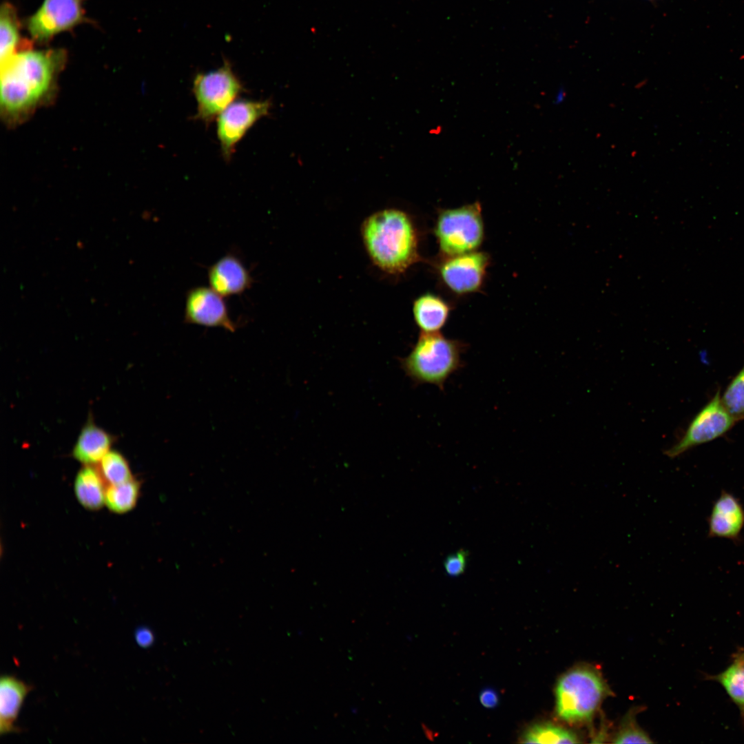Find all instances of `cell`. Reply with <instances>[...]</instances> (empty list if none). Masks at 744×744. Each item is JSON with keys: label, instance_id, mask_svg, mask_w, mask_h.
<instances>
[{"label": "cell", "instance_id": "6da1fadb", "mask_svg": "<svg viewBox=\"0 0 744 744\" xmlns=\"http://www.w3.org/2000/svg\"><path fill=\"white\" fill-rule=\"evenodd\" d=\"M61 50L17 52L1 61V104L10 114L33 107L48 91L64 61Z\"/></svg>", "mask_w": 744, "mask_h": 744}, {"label": "cell", "instance_id": "7a4b0ae2", "mask_svg": "<svg viewBox=\"0 0 744 744\" xmlns=\"http://www.w3.org/2000/svg\"><path fill=\"white\" fill-rule=\"evenodd\" d=\"M361 234L371 260L388 273H402L419 259L416 229L402 210L384 209L370 215Z\"/></svg>", "mask_w": 744, "mask_h": 744}, {"label": "cell", "instance_id": "3957f363", "mask_svg": "<svg viewBox=\"0 0 744 744\" xmlns=\"http://www.w3.org/2000/svg\"><path fill=\"white\" fill-rule=\"evenodd\" d=\"M467 345L440 332L421 333L410 353L401 360L406 374L415 384H431L444 390L446 380L463 366Z\"/></svg>", "mask_w": 744, "mask_h": 744}, {"label": "cell", "instance_id": "277c9868", "mask_svg": "<svg viewBox=\"0 0 744 744\" xmlns=\"http://www.w3.org/2000/svg\"><path fill=\"white\" fill-rule=\"evenodd\" d=\"M606 693L600 676L586 668L565 673L556 688V711L568 723L588 721L593 716Z\"/></svg>", "mask_w": 744, "mask_h": 744}, {"label": "cell", "instance_id": "5b68a950", "mask_svg": "<svg viewBox=\"0 0 744 744\" xmlns=\"http://www.w3.org/2000/svg\"><path fill=\"white\" fill-rule=\"evenodd\" d=\"M435 234L445 256L476 251L484 237L479 203L441 210L436 220Z\"/></svg>", "mask_w": 744, "mask_h": 744}, {"label": "cell", "instance_id": "8992f818", "mask_svg": "<svg viewBox=\"0 0 744 744\" xmlns=\"http://www.w3.org/2000/svg\"><path fill=\"white\" fill-rule=\"evenodd\" d=\"M243 90L227 60L215 70L197 74L193 83V92L197 102L195 118L205 123L212 121Z\"/></svg>", "mask_w": 744, "mask_h": 744}, {"label": "cell", "instance_id": "52a82bcc", "mask_svg": "<svg viewBox=\"0 0 744 744\" xmlns=\"http://www.w3.org/2000/svg\"><path fill=\"white\" fill-rule=\"evenodd\" d=\"M736 422L723 405L719 389L691 420L681 438L664 451V454L670 458L679 457L694 447L723 436Z\"/></svg>", "mask_w": 744, "mask_h": 744}, {"label": "cell", "instance_id": "ba28073f", "mask_svg": "<svg viewBox=\"0 0 744 744\" xmlns=\"http://www.w3.org/2000/svg\"><path fill=\"white\" fill-rule=\"evenodd\" d=\"M271 101L239 100L232 102L219 115L217 134L222 154L229 161L236 144L259 119L268 115Z\"/></svg>", "mask_w": 744, "mask_h": 744}, {"label": "cell", "instance_id": "9c48e42d", "mask_svg": "<svg viewBox=\"0 0 744 744\" xmlns=\"http://www.w3.org/2000/svg\"><path fill=\"white\" fill-rule=\"evenodd\" d=\"M85 19L82 0H44L28 18L27 28L34 41L44 43Z\"/></svg>", "mask_w": 744, "mask_h": 744}, {"label": "cell", "instance_id": "30bf717a", "mask_svg": "<svg viewBox=\"0 0 744 744\" xmlns=\"http://www.w3.org/2000/svg\"><path fill=\"white\" fill-rule=\"evenodd\" d=\"M488 264L489 257L486 254L474 251L446 256L439 267V273L451 291L466 294L477 291L482 287Z\"/></svg>", "mask_w": 744, "mask_h": 744}, {"label": "cell", "instance_id": "8fae6325", "mask_svg": "<svg viewBox=\"0 0 744 744\" xmlns=\"http://www.w3.org/2000/svg\"><path fill=\"white\" fill-rule=\"evenodd\" d=\"M184 322L234 332L237 324L229 316L224 297L211 287H196L186 293Z\"/></svg>", "mask_w": 744, "mask_h": 744}, {"label": "cell", "instance_id": "7c38bea8", "mask_svg": "<svg viewBox=\"0 0 744 744\" xmlns=\"http://www.w3.org/2000/svg\"><path fill=\"white\" fill-rule=\"evenodd\" d=\"M207 277L210 287L224 298L242 294L254 282L249 271L234 254L225 255L210 266Z\"/></svg>", "mask_w": 744, "mask_h": 744}, {"label": "cell", "instance_id": "4fadbf2b", "mask_svg": "<svg viewBox=\"0 0 744 744\" xmlns=\"http://www.w3.org/2000/svg\"><path fill=\"white\" fill-rule=\"evenodd\" d=\"M708 537L738 541L744 526V508L739 499L722 490L707 519Z\"/></svg>", "mask_w": 744, "mask_h": 744}, {"label": "cell", "instance_id": "5bb4252c", "mask_svg": "<svg viewBox=\"0 0 744 744\" xmlns=\"http://www.w3.org/2000/svg\"><path fill=\"white\" fill-rule=\"evenodd\" d=\"M32 690L21 680L3 675L0 680V735L18 733L21 730L15 723L28 693Z\"/></svg>", "mask_w": 744, "mask_h": 744}, {"label": "cell", "instance_id": "9a60e30c", "mask_svg": "<svg viewBox=\"0 0 744 744\" xmlns=\"http://www.w3.org/2000/svg\"><path fill=\"white\" fill-rule=\"evenodd\" d=\"M112 437L92 422L82 428L72 450L73 457L85 464H96L110 451Z\"/></svg>", "mask_w": 744, "mask_h": 744}, {"label": "cell", "instance_id": "2e32d148", "mask_svg": "<svg viewBox=\"0 0 744 744\" xmlns=\"http://www.w3.org/2000/svg\"><path fill=\"white\" fill-rule=\"evenodd\" d=\"M413 313L415 322L422 333H436L440 332L446 324L450 307L440 297L427 293L415 300Z\"/></svg>", "mask_w": 744, "mask_h": 744}, {"label": "cell", "instance_id": "e0dca14e", "mask_svg": "<svg viewBox=\"0 0 744 744\" xmlns=\"http://www.w3.org/2000/svg\"><path fill=\"white\" fill-rule=\"evenodd\" d=\"M74 488L77 500L83 507L98 510L105 504L104 479L92 465H85L78 472Z\"/></svg>", "mask_w": 744, "mask_h": 744}, {"label": "cell", "instance_id": "ac0fdd59", "mask_svg": "<svg viewBox=\"0 0 744 744\" xmlns=\"http://www.w3.org/2000/svg\"><path fill=\"white\" fill-rule=\"evenodd\" d=\"M0 56L1 61L17 53L20 40L19 23L15 8L5 2L0 12Z\"/></svg>", "mask_w": 744, "mask_h": 744}, {"label": "cell", "instance_id": "d6986e66", "mask_svg": "<svg viewBox=\"0 0 744 744\" xmlns=\"http://www.w3.org/2000/svg\"><path fill=\"white\" fill-rule=\"evenodd\" d=\"M140 484L134 478L118 484L110 485L105 490V504L116 513H125L136 504Z\"/></svg>", "mask_w": 744, "mask_h": 744}, {"label": "cell", "instance_id": "ffe728a7", "mask_svg": "<svg viewBox=\"0 0 744 744\" xmlns=\"http://www.w3.org/2000/svg\"><path fill=\"white\" fill-rule=\"evenodd\" d=\"M715 679L723 686L732 700L744 709V661L739 657Z\"/></svg>", "mask_w": 744, "mask_h": 744}, {"label": "cell", "instance_id": "44dd1931", "mask_svg": "<svg viewBox=\"0 0 744 744\" xmlns=\"http://www.w3.org/2000/svg\"><path fill=\"white\" fill-rule=\"evenodd\" d=\"M527 743H576L577 736L572 732L550 724L535 725L524 735Z\"/></svg>", "mask_w": 744, "mask_h": 744}, {"label": "cell", "instance_id": "7402d4cb", "mask_svg": "<svg viewBox=\"0 0 744 744\" xmlns=\"http://www.w3.org/2000/svg\"><path fill=\"white\" fill-rule=\"evenodd\" d=\"M721 400L736 422L744 420V364L727 384Z\"/></svg>", "mask_w": 744, "mask_h": 744}, {"label": "cell", "instance_id": "603a6c76", "mask_svg": "<svg viewBox=\"0 0 744 744\" xmlns=\"http://www.w3.org/2000/svg\"><path fill=\"white\" fill-rule=\"evenodd\" d=\"M99 472L109 485L121 484L133 478L126 459L115 451H110L102 458Z\"/></svg>", "mask_w": 744, "mask_h": 744}, {"label": "cell", "instance_id": "cb8c5ba5", "mask_svg": "<svg viewBox=\"0 0 744 744\" xmlns=\"http://www.w3.org/2000/svg\"><path fill=\"white\" fill-rule=\"evenodd\" d=\"M616 743H649V737L633 723L627 721L614 737Z\"/></svg>", "mask_w": 744, "mask_h": 744}, {"label": "cell", "instance_id": "d4e9b609", "mask_svg": "<svg viewBox=\"0 0 744 744\" xmlns=\"http://www.w3.org/2000/svg\"><path fill=\"white\" fill-rule=\"evenodd\" d=\"M467 554L464 550H459L448 556L444 561V569L451 576H458L466 568Z\"/></svg>", "mask_w": 744, "mask_h": 744}, {"label": "cell", "instance_id": "484cf974", "mask_svg": "<svg viewBox=\"0 0 744 744\" xmlns=\"http://www.w3.org/2000/svg\"><path fill=\"white\" fill-rule=\"evenodd\" d=\"M134 639L136 643L143 648L150 647L154 642V634L147 627L138 628L134 632Z\"/></svg>", "mask_w": 744, "mask_h": 744}, {"label": "cell", "instance_id": "4316f807", "mask_svg": "<svg viewBox=\"0 0 744 744\" xmlns=\"http://www.w3.org/2000/svg\"><path fill=\"white\" fill-rule=\"evenodd\" d=\"M481 704L488 709H492L498 705L499 698L497 692L492 688H485L479 694Z\"/></svg>", "mask_w": 744, "mask_h": 744}, {"label": "cell", "instance_id": "83f0119b", "mask_svg": "<svg viewBox=\"0 0 744 744\" xmlns=\"http://www.w3.org/2000/svg\"><path fill=\"white\" fill-rule=\"evenodd\" d=\"M740 657H741V659H742L743 660V661H744V653H743V654L742 656H741Z\"/></svg>", "mask_w": 744, "mask_h": 744}]
</instances>
